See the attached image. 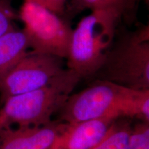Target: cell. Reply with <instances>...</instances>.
I'll return each mask as SVG.
<instances>
[{
    "mask_svg": "<svg viewBox=\"0 0 149 149\" xmlns=\"http://www.w3.org/2000/svg\"><path fill=\"white\" fill-rule=\"evenodd\" d=\"M60 122L75 124L102 117L135 118L149 122V90L130 89L105 80L70 95L59 111Z\"/></svg>",
    "mask_w": 149,
    "mask_h": 149,
    "instance_id": "obj_1",
    "label": "cell"
},
{
    "mask_svg": "<svg viewBox=\"0 0 149 149\" xmlns=\"http://www.w3.org/2000/svg\"><path fill=\"white\" fill-rule=\"evenodd\" d=\"M112 10L91 11L72 30L67 68L77 73L81 79L94 77L114 42L120 18Z\"/></svg>",
    "mask_w": 149,
    "mask_h": 149,
    "instance_id": "obj_2",
    "label": "cell"
},
{
    "mask_svg": "<svg viewBox=\"0 0 149 149\" xmlns=\"http://www.w3.org/2000/svg\"><path fill=\"white\" fill-rule=\"evenodd\" d=\"M73 70L65 68L51 82L30 92L12 96L3 102L0 115L6 126H41L49 124L81 80Z\"/></svg>",
    "mask_w": 149,
    "mask_h": 149,
    "instance_id": "obj_3",
    "label": "cell"
},
{
    "mask_svg": "<svg viewBox=\"0 0 149 149\" xmlns=\"http://www.w3.org/2000/svg\"><path fill=\"white\" fill-rule=\"evenodd\" d=\"M94 77L133 90H149L148 25L124 33L114 40Z\"/></svg>",
    "mask_w": 149,
    "mask_h": 149,
    "instance_id": "obj_4",
    "label": "cell"
},
{
    "mask_svg": "<svg viewBox=\"0 0 149 149\" xmlns=\"http://www.w3.org/2000/svg\"><path fill=\"white\" fill-rule=\"evenodd\" d=\"M31 50L66 59L72 30L61 16L33 1H24L18 11Z\"/></svg>",
    "mask_w": 149,
    "mask_h": 149,
    "instance_id": "obj_5",
    "label": "cell"
},
{
    "mask_svg": "<svg viewBox=\"0 0 149 149\" xmlns=\"http://www.w3.org/2000/svg\"><path fill=\"white\" fill-rule=\"evenodd\" d=\"M63 59L31 50L0 84V102L38 89L64 71Z\"/></svg>",
    "mask_w": 149,
    "mask_h": 149,
    "instance_id": "obj_6",
    "label": "cell"
},
{
    "mask_svg": "<svg viewBox=\"0 0 149 149\" xmlns=\"http://www.w3.org/2000/svg\"><path fill=\"white\" fill-rule=\"evenodd\" d=\"M66 126L60 121L41 126H3L0 130V149H51Z\"/></svg>",
    "mask_w": 149,
    "mask_h": 149,
    "instance_id": "obj_7",
    "label": "cell"
},
{
    "mask_svg": "<svg viewBox=\"0 0 149 149\" xmlns=\"http://www.w3.org/2000/svg\"><path fill=\"white\" fill-rule=\"evenodd\" d=\"M117 119L102 117L67 124L58 138L60 149H93L103 140Z\"/></svg>",
    "mask_w": 149,
    "mask_h": 149,
    "instance_id": "obj_8",
    "label": "cell"
},
{
    "mask_svg": "<svg viewBox=\"0 0 149 149\" xmlns=\"http://www.w3.org/2000/svg\"><path fill=\"white\" fill-rule=\"evenodd\" d=\"M30 51L23 29L15 26L0 36V84Z\"/></svg>",
    "mask_w": 149,
    "mask_h": 149,
    "instance_id": "obj_9",
    "label": "cell"
},
{
    "mask_svg": "<svg viewBox=\"0 0 149 149\" xmlns=\"http://www.w3.org/2000/svg\"><path fill=\"white\" fill-rule=\"evenodd\" d=\"M124 119L115 120L103 140L93 149H128L133 126Z\"/></svg>",
    "mask_w": 149,
    "mask_h": 149,
    "instance_id": "obj_10",
    "label": "cell"
},
{
    "mask_svg": "<svg viewBox=\"0 0 149 149\" xmlns=\"http://www.w3.org/2000/svg\"><path fill=\"white\" fill-rule=\"evenodd\" d=\"M128 149H149V122L141 121L132 128Z\"/></svg>",
    "mask_w": 149,
    "mask_h": 149,
    "instance_id": "obj_11",
    "label": "cell"
},
{
    "mask_svg": "<svg viewBox=\"0 0 149 149\" xmlns=\"http://www.w3.org/2000/svg\"><path fill=\"white\" fill-rule=\"evenodd\" d=\"M17 19L18 12L14 8L12 0H0V36L15 27Z\"/></svg>",
    "mask_w": 149,
    "mask_h": 149,
    "instance_id": "obj_12",
    "label": "cell"
},
{
    "mask_svg": "<svg viewBox=\"0 0 149 149\" xmlns=\"http://www.w3.org/2000/svg\"><path fill=\"white\" fill-rule=\"evenodd\" d=\"M71 8L74 12H81L85 9L91 11L112 10L122 14L112 0H71Z\"/></svg>",
    "mask_w": 149,
    "mask_h": 149,
    "instance_id": "obj_13",
    "label": "cell"
},
{
    "mask_svg": "<svg viewBox=\"0 0 149 149\" xmlns=\"http://www.w3.org/2000/svg\"><path fill=\"white\" fill-rule=\"evenodd\" d=\"M24 1H30L38 3L61 16L64 14L68 0H24Z\"/></svg>",
    "mask_w": 149,
    "mask_h": 149,
    "instance_id": "obj_14",
    "label": "cell"
},
{
    "mask_svg": "<svg viewBox=\"0 0 149 149\" xmlns=\"http://www.w3.org/2000/svg\"><path fill=\"white\" fill-rule=\"evenodd\" d=\"M112 1L114 2L117 9L120 10L122 16L124 17L135 8L137 3L140 0H112Z\"/></svg>",
    "mask_w": 149,
    "mask_h": 149,
    "instance_id": "obj_15",
    "label": "cell"
},
{
    "mask_svg": "<svg viewBox=\"0 0 149 149\" xmlns=\"http://www.w3.org/2000/svg\"><path fill=\"white\" fill-rule=\"evenodd\" d=\"M57 139H58V138H57ZM56 140L55 142L54 143V144L53 145V146L51 147V149H60L59 148V145H58V140Z\"/></svg>",
    "mask_w": 149,
    "mask_h": 149,
    "instance_id": "obj_16",
    "label": "cell"
},
{
    "mask_svg": "<svg viewBox=\"0 0 149 149\" xmlns=\"http://www.w3.org/2000/svg\"><path fill=\"white\" fill-rule=\"evenodd\" d=\"M3 126H6V124L4 123V121L3 120V118L1 117V115H0V130H1Z\"/></svg>",
    "mask_w": 149,
    "mask_h": 149,
    "instance_id": "obj_17",
    "label": "cell"
}]
</instances>
